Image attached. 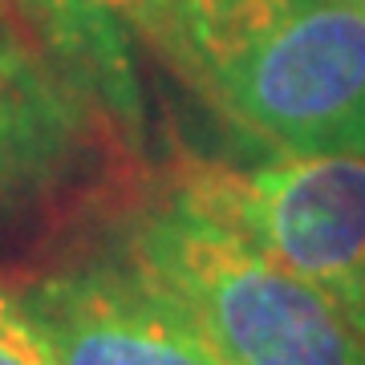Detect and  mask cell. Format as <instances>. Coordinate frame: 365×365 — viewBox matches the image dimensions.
<instances>
[{"label":"cell","mask_w":365,"mask_h":365,"mask_svg":"<svg viewBox=\"0 0 365 365\" xmlns=\"http://www.w3.org/2000/svg\"><path fill=\"white\" fill-rule=\"evenodd\" d=\"M175 78L272 150H365L357 0H195Z\"/></svg>","instance_id":"6da1fadb"},{"label":"cell","mask_w":365,"mask_h":365,"mask_svg":"<svg viewBox=\"0 0 365 365\" xmlns=\"http://www.w3.org/2000/svg\"><path fill=\"white\" fill-rule=\"evenodd\" d=\"M118 256L155 280L232 365H365V329L337 300L175 182L126 223Z\"/></svg>","instance_id":"7a4b0ae2"},{"label":"cell","mask_w":365,"mask_h":365,"mask_svg":"<svg viewBox=\"0 0 365 365\" xmlns=\"http://www.w3.org/2000/svg\"><path fill=\"white\" fill-rule=\"evenodd\" d=\"M175 187L304 276L365 329V150L182 158Z\"/></svg>","instance_id":"3957f363"},{"label":"cell","mask_w":365,"mask_h":365,"mask_svg":"<svg viewBox=\"0 0 365 365\" xmlns=\"http://www.w3.org/2000/svg\"><path fill=\"white\" fill-rule=\"evenodd\" d=\"M57 365H232L126 256L21 288Z\"/></svg>","instance_id":"277c9868"},{"label":"cell","mask_w":365,"mask_h":365,"mask_svg":"<svg viewBox=\"0 0 365 365\" xmlns=\"http://www.w3.org/2000/svg\"><path fill=\"white\" fill-rule=\"evenodd\" d=\"M106 118L21 33L0 21V227L69 191L90 167Z\"/></svg>","instance_id":"5b68a950"},{"label":"cell","mask_w":365,"mask_h":365,"mask_svg":"<svg viewBox=\"0 0 365 365\" xmlns=\"http://www.w3.org/2000/svg\"><path fill=\"white\" fill-rule=\"evenodd\" d=\"M49 61L130 155L146 150V93L138 37L114 0H0Z\"/></svg>","instance_id":"8992f818"},{"label":"cell","mask_w":365,"mask_h":365,"mask_svg":"<svg viewBox=\"0 0 365 365\" xmlns=\"http://www.w3.org/2000/svg\"><path fill=\"white\" fill-rule=\"evenodd\" d=\"M114 9L126 16L134 37L155 53L158 61L175 73L182 61V41H187V16L195 0H114Z\"/></svg>","instance_id":"52a82bcc"},{"label":"cell","mask_w":365,"mask_h":365,"mask_svg":"<svg viewBox=\"0 0 365 365\" xmlns=\"http://www.w3.org/2000/svg\"><path fill=\"white\" fill-rule=\"evenodd\" d=\"M0 365H57L21 292L0 288Z\"/></svg>","instance_id":"ba28073f"},{"label":"cell","mask_w":365,"mask_h":365,"mask_svg":"<svg viewBox=\"0 0 365 365\" xmlns=\"http://www.w3.org/2000/svg\"><path fill=\"white\" fill-rule=\"evenodd\" d=\"M0 21H13V13H9V9H4V4H0Z\"/></svg>","instance_id":"9c48e42d"},{"label":"cell","mask_w":365,"mask_h":365,"mask_svg":"<svg viewBox=\"0 0 365 365\" xmlns=\"http://www.w3.org/2000/svg\"><path fill=\"white\" fill-rule=\"evenodd\" d=\"M357 4H361V9H365V0H357Z\"/></svg>","instance_id":"30bf717a"}]
</instances>
